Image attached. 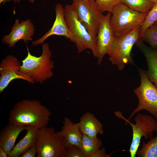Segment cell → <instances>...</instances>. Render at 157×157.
Here are the masks:
<instances>
[{
  "label": "cell",
  "mask_w": 157,
  "mask_h": 157,
  "mask_svg": "<svg viewBox=\"0 0 157 157\" xmlns=\"http://www.w3.org/2000/svg\"><path fill=\"white\" fill-rule=\"evenodd\" d=\"M37 157H65L66 149L63 139L53 127L47 126L37 129L35 144Z\"/></svg>",
  "instance_id": "obj_6"
},
{
  "label": "cell",
  "mask_w": 157,
  "mask_h": 157,
  "mask_svg": "<svg viewBox=\"0 0 157 157\" xmlns=\"http://www.w3.org/2000/svg\"><path fill=\"white\" fill-rule=\"evenodd\" d=\"M79 123L83 134L96 138L98 134L103 135L104 133L102 123L93 114L88 112L82 115Z\"/></svg>",
  "instance_id": "obj_16"
},
{
  "label": "cell",
  "mask_w": 157,
  "mask_h": 157,
  "mask_svg": "<svg viewBox=\"0 0 157 157\" xmlns=\"http://www.w3.org/2000/svg\"><path fill=\"white\" fill-rule=\"evenodd\" d=\"M37 154V151L35 145H34L22 154L21 157H35Z\"/></svg>",
  "instance_id": "obj_26"
},
{
  "label": "cell",
  "mask_w": 157,
  "mask_h": 157,
  "mask_svg": "<svg viewBox=\"0 0 157 157\" xmlns=\"http://www.w3.org/2000/svg\"><path fill=\"white\" fill-rule=\"evenodd\" d=\"M22 65L18 59L12 55H8L0 64V93L13 80L16 79L25 80L33 84L34 81L30 77L21 72Z\"/></svg>",
  "instance_id": "obj_10"
},
{
  "label": "cell",
  "mask_w": 157,
  "mask_h": 157,
  "mask_svg": "<svg viewBox=\"0 0 157 157\" xmlns=\"http://www.w3.org/2000/svg\"><path fill=\"white\" fill-rule=\"evenodd\" d=\"M8 154L5 151L0 147V157H7Z\"/></svg>",
  "instance_id": "obj_28"
},
{
  "label": "cell",
  "mask_w": 157,
  "mask_h": 157,
  "mask_svg": "<svg viewBox=\"0 0 157 157\" xmlns=\"http://www.w3.org/2000/svg\"><path fill=\"white\" fill-rule=\"evenodd\" d=\"M51 114L38 100L24 99L17 102L10 110L8 121L17 125L31 126L38 129L47 126Z\"/></svg>",
  "instance_id": "obj_1"
},
{
  "label": "cell",
  "mask_w": 157,
  "mask_h": 157,
  "mask_svg": "<svg viewBox=\"0 0 157 157\" xmlns=\"http://www.w3.org/2000/svg\"><path fill=\"white\" fill-rule=\"evenodd\" d=\"M115 116L125 121V124H130L132 129V139L129 149L131 157H136L142 137L146 140L151 138L154 132H157V120L147 115L139 113L134 118L135 124L128 121L120 111L114 112Z\"/></svg>",
  "instance_id": "obj_8"
},
{
  "label": "cell",
  "mask_w": 157,
  "mask_h": 157,
  "mask_svg": "<svg viewBox=\"0 0 157 157\" xmlns=\"http://www.w3.org/2000/svg\"><path fill=\"white\" fill-rule=\"evenodd\" d=\"M112 13L108 12L101 23L97 35L98 64L100 65L111 46L114 35L110 24Z\"/></svg>",
  "instance_id": "obj_12"
},
{
  "label": "cell",
  "mask_w": 157,
  "mask_h": 157,
  "mask_svg": "<svg viewBox=\"0 0 157 157\" xmlns=\"http://www.w3.org/2000/svg\"><path fill=\"white\" fill-rule=\"evenodd\" d=\"M28 1L31 3H33L35 1V0H28Z\"/></svg>",
  "instance_id": "obj_31"
},
{
  "label": "cell",
  "mask_w": 157,
  "mask_h": 157,
  "mask_svg": "<svg viewBox=\"0 0 157 157\" xmlns=\"http://www.w3.org/2000/svg\"><path fill=\"white\" fill-rule=\"evenodd\" d=\"M72 1H74V0H72Z\"/></svg>",
  "instance_id": "obj_32"
},
{
  "label": "cell",
  "mask_w": 157,
  "mask_h": 157,
  "mask_svg": "<svg viewBox=\"0 0 157 157\" xmlns=\"http://www.w3.org/2000/svg\"><path fill=\"white\" fill-rule=\"evenodd\" d=\"M97 6L102 13H111L115 7L120 2V0H95Z\"/></svg>",
  "instance_id": "obj_23"
},
{
  "label": "cell",
  "mask_w": 157,
  "mask_h": 157,
  "mask_svg": "<svg viewBox=\"0 0 157 157\" xmlns=\"http://www.w3.org/2000/svg\"><path fill=\"white\" fill-rule=\"evenodd\" d=\"M76 15L90 34L96 38L104 15L98 8L95 0H75L71 5Z\"/></svg>",
  "instance_id": "obj_9"
},
{
  "label": "cell",
  "mask_w": 157,
  "mask_h": 157,
  "mask_svg": "<svg viewBox=\"0 0 157 157\" xmlns=\"http://www.w3.org/2000/svg\"><path fill=\"white\" fill-rule=\"evenodd\" d=\"M64 17L66 24L72 34L73 42L77 52L81 53L87 49L90 50L94 56L97 58V37H92L78 18L71 5H66L64 8Z\"/></svg>",
  "instance_id": "obj_4"
},
{
  "label": "cell",
  "mask_w": 157,
  "mask_h": 157,
  "mask_svg": "<svg viewBox=\"0 0 157 157\" xmlns=\"http://www.w3.org/2000/svg\"><path fill=\"white\" fill-rule=\"evenodd\" d=\"M141 79L140 86L134 90L138 100V104L130 115L129 121L136 113L145 110L157 120V88L149 79L146 71L138 69Z\"/></svg>",
  "instance_id": "obj_7"
},
{
  "label": "cell",
  "mask_w": 157,
  "mask_h": 157,
  "mask_svg": "<svg viewBox=\"0 0 157 157\" xmlns=\"http://www.w3.org/2000/svg\"><path fill=\"white\" fill-rule=\"evenodd\" d=\"M151 1L154 3H157V0H147Z\"/></svg>",
  "instance_id": "obj_30"
},
{
  "label": "cell",
  "mask_w": 157,
  "mask_h": 157,
  "mask_svg": "<svg viewBox=\"0 0 157 157\" xmlns=\"http://www.w3.org/2000/svg\"><path fill=\"white\" fill-rule=\"evenodd\" d=\"M27 126H19L8 122L0 133V147L8 154L15 146L19 134L26 130Z\"/></svg>",
  "instance_id": "obj_15"
},
{
  "label": "cell",
  "mask_w": 157,
  "mask_h": 157,
  "mask_svg": "<svg viewBox=\"0 0 157 157\" xmlns=\"http://www.w3.org/2000/svg\"><path fill=\"white\" fill-rule=\"evenodd\" d=\"M120 1L131 9L141 13L148 12L154 4L147 0H120Z\"/></svg>",
  "instance_id": "obj_19"
},
{
  "label": "cell",
  "mask_w": 157,
  "mask_h": 157,
  "mask_svg": "<svg viewBox=\"0 0 157 157\" xmlns=\"http://www.w3.org/2000/svg\"><path fill=\"white\" fill-rule=\"evenodd\" d=\"M136 154L138 157H157V136L150 138L147 143L143 142Z\"/></svg>",
  "instance_id": "obj_20"
},
{
  "label": "cell",
  "mask_w": 157,
  "mask_h": 157,
  "mask_svg": "<svg viewBox=\"0 0 157 157\" xmlns=\"http://www.w3.org/2000/svg\"><path fill=\"white\" fill-rule=\"evenodd\" d=\"M63 122L62 129L56 133L63 139L65 149L71 146L80 148L83 134L80 130L79 122L74 123L69 118L65 117Z\"/></svg>",
  "instance_id": "obj_14"
},
{
  "label": "cell",
  "mask_w": 157,
  "mask_h": 157,
  "mask_svg": "<svg viewBox=\"0 0 157 157\" xmlns=\"http://www.w3.org/2000/svg\"><path fill=\"white\" fill-rule=\"evenodd\" d=\"M111 154L108 155L106 153V150L104 148L100 149L93 155L92 157H108Z\"/></svg>",
  "instance_id": "obj_27"
},
{
  "label": "cell",
  "mask_w": 157,
  "mask_h": 157,
  "mask_svg": "<svg viewBox=\"0 0 157 157\" xmlns=\"http://www.w3.org/2000/svg\"><path fill=\"white\" fill-rule=\"evenodd\" d=\"M140 39L147 43L151 47L157 49V22L149 27Z\"/></svg>",
  "instance_id": "obj_21"
},
{
  "label": "cell",
  "mask_w": 157,
  "mask_h": 157,
  "mask_svg": "<svg viewBox=\"0 0 157 157\" xmlns=\"http://www.w3.org/2000/svg\"><path fill=\"white\" fill-rule=\"evenodd\" d=\"M37 129L27 125L26 133L8 154V157H19L35 145L37 138Z\"/></svg>",
  "instance_id": "obj_17"
},
{
  "label": "cell",
  "mask_w": 157,
  "mask_h": 157,
  "mask_svg": "<svg viewBox=\"0 0 157 157\" xmlns=\"http://www.w3.org/2000/svg\"><path fill=\"white\" fill-rule=\"evenodd\" d=\"M103 145L101 140L83 134L80 148L85 157H92L94 154Z\"/></svg>",
  "instance_id": "obj_18"
},
{
  "label": "cell",
  "mask_w": 157,
  "mask_h": 157,
  "mask_svg": "<svg viewBox=\"0 0 157 157\" xmlns=\"http://www.w3.org/2000/svg\"><path fill=\"white\" fill-rule=\"evenodd\" d=\"M141 26L124 35L114 37L107 54L110 61L120 70L127 64L134 65L131 52L133 45L140 39Z\"/></svg>",
  "instance_id": "obj_3"
},
{
  "label": "cell",
  "mask_w": 157,
  "mask_h": 157,
  "mask_svg": "<svg viewBox=\"0 0 157 157\" xmlns=\"http://www.w3.org/2000/svg\"><path fill=\"white\" fill-rule=\"evenodd\" d=\"M11 30L8 34L3 36V43L8 45L10 47H13L19 41L22 40L25 43L33 40L32 37L35 31L34 25L30 19L20 22L16 19Z\"/></svg>",
  "instance_id": "obj_11"
},
{
  "label": "cell",
  "mask_w": 157,
  "mask_h": 157,
  "mask_svg": "<svg viewBox=\"0 0 157 157\" xmlns=\"http://www.w3.org/2000/svg\"><path fill=\"white\" fill-rule=\"evenodd\" d=\"M42 53L39 57L32 55L26 46L27 55L22 61L21 72L32 79L35 83H43L53 74L54 63L51 60L52 52L48 43L42 44Z\"/></svg>",
  "instance_id": "obj_2"
},
{
  "label": "cell",
  "mask_w": 157,
  "mask_h": 157,
  "mask_svg": "<svg viewBox=\"0 0 157 157\" xmlns=\"http://www.w3.org/2000/svg\"><path fill=\"white\" fill-rule=\"evenodd\" d=\"M157 22V3H154L151 8L148 12L146 17L141 26L140 38L145 31Z\"/></svg>",
  "instance_id": "obj_22"
},
{
  "label": "cell",
  "mask_w": 157,
  "mask_h": 157,
  "mask_svg": "<svg viewBox=\"0 0 157 157\" xmlns=\"http://www.w3.org/2000/svg\"><path fill=\"white\" fill-rule=\"evenodd\" d=\"M11 1H13L15 2H19L21 0H0V4L1 3L4 4L6 2H8Z\"/></svg>",
  "instance_id": "obj_29"
},
{
  "label": "cell",
  "mask_w": 157,
  "mask_h": 157,
  "mask_svg": "<svg viewBox=\"0 0 157 157\" xmlns=\"http://www.w3.org/2000/svg\"><path fill=\"white\" fill-rule=\"evenodd\" d=\"M147 13L135 11L119 3L112 12L110 19L114 37L125 35L141 26Z\"/></svg>",
  "instance_id": "obj_5"
},
{
  "label": "cell",
  "mask_w": 157,
  "mask_h": 157,
  "mask_svg": "<svg viewBox=\"0 0 157 157\" xmlns=\"http://www.w3.org/2000/svg\"><path fill=\"white\" fill-rule=\"evenodd\" d=\"M65 157H85V156L80 148L75 146H71L66 148Z\"/></svg>",
  "instance_id": "obj_25"
},
{
  "label": "cell",
  "mask_w": 157,
  "mask_h": 157,
  "mask_svg": "<svg viewBox=\"0 0 157 157\" xmlns=\"http://www.w3.org/2000/svg\"><path fill=\"white\" fill-rule=\"evenodd\" d=\"M146 72L149 79L157 88V54L150 60Z\"/></svg>",
  "instance_id": "obj_24"
},
{
  "label": "cell",
  "mask_w": 157,
  "mask_h": 157,
  "mask_svg": "<svg viewBox=\"0 0 157 157\" xmlns=\"http://www.w3.org/2000/svg\"><path fill=\"white\" fill-rule=\"evenodd\" d=\"M56 18L52 27L39 39L32 42V45L36 46L42 44L48 38L55 35L63 36L73 42V38L66 24L64 14V8L60 3L55 6Z\"/></svg>",
  "instance_id": "obj_13"
}]
</instances>
